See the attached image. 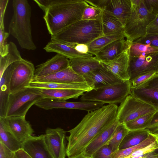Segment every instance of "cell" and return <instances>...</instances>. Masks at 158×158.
<instances>
[{
    "instance_id": "obj_27",
    "label": "cell",
    "mask_w": 158,
    "mask_h": 158,
    "mask_svg": "<svg viewBox=\"0 0 158 158\" xmlns=\"http://www.w3.org/2000/svg\"><path fill=\"white\" fill-rule=\"evenodd\" d=\"M101 21L104 35L124 33V27L122 23L115 17L105 10L102 11Z\"/></svg>"
},
{
    "instance_id": "obj_31",
    "label": "cell",
    "mask_w": 158,
    "mask_h": 158,
    "mask_svg": "<svg viewBox=\"0 0 158 158\" xmlns=\"http://www.w3.org/2000/svg\"><path fill=\"white\" fill-rule=\"evenodd\" d=\"M125 38L124 33L104 35L99 37L87 44L89 48L88 52L95 56L109 44L115 40Z\"/></svg>"
},
{
    "instance_id": "obj_43",
    "label": "cell",
    "mask_w": 158,
    "mask_h": 158,
    "mask_svg": "<svg viewBox=\"0 0 158 158\" xmlns=\"http://www.w3.org/2000/svg\"><path fill=\"white\" fill-rule=\"evenodd\" d=\"M144 2L149 12L158 15V0H144Z\"/></svg>"
},
{
    "instance_id": "obj_39",
    "label": "cell",
    "mask_w": 158,
    "mask_h": 158,
    "mask_svg": "<svg viewBox=\"0 0 158 158\" xmlns=\"http://www.w3.org/2000/svg\"><path fill=\"white\" fill-rule=\"evenodd\" d=\"M10 35L0 27V55L2 56L6 55L8 52V43L6 39Z\"/></svg>"
},
{
    "instance_id": "obj_25",
    "label": "cell",
    "mask_w": 158,
    "mask_h": 158,
    "mask_svg": "<svg viewBox=\"0 0 158 158\" xmlns=\"http://www.w3.org/2000/svg\"><path fill=\"white\" fill-rule=\"evenodd\" d=\"M38 89L43 95L44 98L63 101H66L70 98H78L85 92L83 90L74 89Z\"/></svg>"
},
{
    "instance_id": "obj_13",
    "label": "cell",
    "mask_w": 158,
    "mask_h": 158,
    "mask_svg": "<svg viewBox=\"0 0 158 158\" xmlns=\"http://www.w3.org/2000/svg\"><path fill=\"white\" fill-rule=\"evenodd\" d=\"M7 127L16 139L22 143L34 132L25 117L12 116L3 118Z\"/></svg>"
},
{
    "instance_id": "obj_20",
    "label": "cell",
    "mask_w": 158,
    "mask_h": 158,
    "mask_svg": "<svg viewBox=\"0 0 158 158\" xmlns=\"http://www.w3.org/2000/svg\"><path fill=\"white\" fill-rule=\"evenodd\" d=\"M76 44L51 41L48 42L44 49L47 52H56L64 56L69 59L92 57L95 56L89 53L83 54L78 52L75 48Z\"/></svg>"
},
{
    "instance_id": "obj_17",
    "label": "cell",
    "mask_w": 158,
    "mask_h": 158,
    "mask_svg": "<svg viewBox=\"0 0 158 158\" xmlns=\"http://www.w3.org/2000/svg\"><path fill=\"white\" fill-rule=\"evenodd\" d=\"M31 81L64 84L86 82L83 76L76 73L70 66L60 71L49 75L34 77Z\"/></svg>"
},
{
    "instance_id": "obj_14",
    "label": "cell",
    "mask_w": 158,
    "mask_h": 158,
    "mask_svg": "<svg viewBox=\"0 0 158 158\" xmlns=\"http://www.w3.org/2000/svg\"><path fill=\"white\" fill-rule=\"evenodd\" d=\"M129 48L112 60L100 61L102 66L122 81L130 80L128 73Z\"/></svg>"
},
{
    "instance_id": "obj_6",
    "label": "cell",
    "mask_w": 158,
    "mask_h": 158,
    "mask_svg": "<svg viewBox=\"0 0 158 158\" xmlns=\"http://www.w3.org/2000/svg\"><path fill=\"white\" fill-rule=\"evenodd\" d=\"M130 80H127L85 92L80 98L81 101L99 102L104 104L121 103L130 94Z\"/></svg>"
},
{
    "instance_id": "obj_16",
    "label": "cell",
    "mask_w": 158,
    "mask_h": 158,
    "mask_svg": "<svg viewBox=\"0 0 158 158\" xmlns=\"http://www.w3.org/2000/svg\"><path fill=\"white\" fill-rule=\"evenodd\" d=\"M93 89L121 82L122 80L102 66L83 76Z\"/></svg>"
},
{
    "instance_id": "obj_47",
    "label": "cell",
    "mask_w": 158,
    "mask_h": 158,
    "mask_svg": "<svg viewBox=\"0 0 158 158\" xmlns=\"http://www.w3.org/2000/svg\"><path fill=\"white\" fill-rule=\"evenodd\" d=\"M75 48L77 52L83 54L89 53V48L87 44H77L75 47Z\"/></svg>"
},
{
    "instance_id": "obj_19",
    "label": "cell",
    "mask_w": 158,
    "mask_h": 158,
    "mask_svg": "<svg viewBox=\"0 0 158 158\" xmlns=\"http://www.w3.org/2000/svg\"><path fill=\"white\" fill-rule=\"evenodd\" d=\"M131 6V0H110L104 10L115 17L124 27L130 17Z\"/></svg>"
},
{
    "instance_id": "obj_51",
    "label": "cell",
    "mask_w": 158,
    "mask_h": 158,
    "mask_svg": "<svg viewBox=\"0 0 158 158\" xmlns=\"http://www.w3.org/2000/svg\"><path fill=\"white\" fill-rule=\"evenodd\" d=\"M147 129L148 130L150 133L156 135L158 138V124Z\"/></svg>"
},
{
    "instance_id": "obj_45",
    "label": "cell",
    "mask_w": 158,
    "mask_h": 158,
    "mask_svg": "<svg viewBox=\"0 0 158 158\" xmlns=\"http://www.w3.org/2000/svg\"><path fill=\"white\" fill-rule=\"evenodd\" d=\"M146 34H158V15L148 26Z\"/></svg>"
},
{
    "instance_id": "obj_34",
    "label": "cell",
    "mask_w": 158,
    "mask_h": 158,
    "mask_svg": "<svg viewBox=\"0 0 158 158\" xmlns=\"http://www.w3.org/2000/svg\"><path fill=\"white\" fill-rule=\"evenodd\" d=\"M129 130L124 123L119 124L111 137L106 144L113 152L118 150L119 147Z\"/></svg>"
},
{
    "instance_id": "obj_44",
    "label": "cell",
    "mask_w": 158,
    "mask_h": 158,
    "mask_svg": "<svg viewBox=\"0 0 158 158\" xmlns=\"http://www.w3.org/2000/svg\"><path fill=\"white\" fill-rule=\"evenodd\" d=\"M89 5L97 8L102 11L104 10L110 0H85Z\"/></svg>"
},
{
    "instance_id": "obj_32",
    "label": "cell",
    "mask_w": 158,
    "mask_h": 158,
    "mask_svg": "<svg viewBox=\"0 0 158 158\" xmlns=\"http://www.w3.org/2000/svg\"><path fill=\"white\" fill-rule=\"evenodd\" d=\"M8 52L6 55L0 56V77L11 64L23 59L16 45L13 42H10L8 43Z\"/></svg>"
},
{
    "instance_id": "obj_56",
    "label": "cell",
    "mask_w": 158,
    "mask_h": 158,
    "mask_svg": "<svg viewBox=\"0 0 158 158\" xmlns=\"http://www.w3.org/2000/svg\"><path fill=\"white\" fill-rule=\"evenodd\" d=\"M153 152L156 154H158V148L155 149Z\"/></svg>"
},
{
    "instance_id": "obj_28",
    "label": "cell",
    "mask_w": 158,
    "mask_h": 158,
    "mask_svg": "<svg viewBox=\"0 0 158 158\" xmlns=\"http://www.w3.org/2000/svg\"><path fill=\"white\" fill-rule=\"evenodd\" d=\"M150 132L147 129L129 130L121 143L118 150H121L137 145L149 136Z\"/></svg>"
},
{
    "instance_id": "obj_3",
    "label": "cell",
    "mask_w": 158,
    "mask_h": 158,
    "mask_svg": "<svg viewBox=\"0 0 158 158\" xmlns=\"http://www.w3.org/2000/svg\"><path fill=\"white\" fill-rule=\"evenodd\" d=\"M104 35L101 19H81L51 35V41L68 44H88Z\"/></svg>"
},
{
    "instance_id": "obj_36",
    "label": "cell",
    "mask_w": 158,
    "mask_h": 158,
    "mask_svg": "<svg viewBox=\"0 0 158 158\" xmlns=\"http://www.w3.org/2000/svg\"><path fill=\"white\" fill-rule=\"evenodd\" d=\"M158 52L157 48L139 43L133 42L129 48L130 57L138 56L142 54Z\"/></svg>"
},
{
    "instance_id": "obj_18",
    "label": "cell",
    "mask_w": 158,
    "mask_h": 158,
    "mask_svg": "<svg viewBox=\"0 0 158 158\" xmlns=\"http://www.w3.org/2000/svg\"><path fill=\"white\" fill-rule=\"evenodd\" d=\"M69 66V60L57 54L45 62L36 66L34 77L46 76L63 70Z\"/></svg>"
},
{
    "instance_id": "obj_46",
    "label": "cell",
    "mask_w": 158,
    "mask_h": 158,
    "mask_svg": "<svg viewBox=\"0 0 158 158\" xmlns=\"http://www.w3.org/2000/svg\"><path fill=\"white\" fill-rule=\"evenodd\" d=\"M9 0H0V27L4 30V17Z\"/></svg>"
},
{
    "instance_id": "obj_8",
    "label": "cell",
    "mask_w": 158,
    "mask_h": 158,
    "mask_svg": "<svg viewBox=\"0 0 158 158\" xmlns=\"http://www.w3.org/2000/svg\"><path fill=\"white\" fill-rule=\"evenodd\" d=\"M158 110L153 106L129 95L118 107L116 119L119 124L125 123Z\"/></svg>"
},
{
    "instance_id": "obj_11",
    "label": "cell",
    "mask_w": 158,
    "mask_h": 158,
    "mask_svg": "<svg viewBox=\"0 0 158 158\" xmlns=\"http://www.w3.org/2000/svg\"><path fill=\"white\" fill-rule=\"evenodd\" d=\"M130 95L158 110V73L140 85L131 87Z\"/></svg>"
},
{
    "instance_id": "obj_29",
    "label": "cell",
    "mask_w": 158,
    "mask_h": 158,
    "mask_svg": "<svg viewBox=\"0 0 158 158\" xmlns=\"http://www.w3.org/2000/svg\"><path fill=\"white\" fill-rule=\"evenodd\" d=\"M104 104L96 102H69L57 100L55 103L56 109H68L82 110L88 112L95 110L102 107Z\"/></svg>"
},
{
    "instance_id": "obj_2",
    "label": "cell",
    "mask_w": 158,
    "mask_h": 158,
    "mask_svg": "<svg viewBox=\"0 0 158 158\" xmlns=\"http://www.w3.org/2000/svg\"><path fill=\"white\" fill-rule=\"evenodd\" d=\"M44 13L48 33L54 35L81 19L85 0H34Z\"/></svg>"
},
{
    "instance_id": "obj_35",
    "label": "cell",
    "mask_w": 158,
    "mask_h": 158,
    "mask_svg": "<svg viewBox=\"0 0 158 158\" xmlns=\"http://www.w3.org/2000/svg\"><path fill=\"white\" fill-rule=\"evenodd\" d=\"M156 112L142 116L124 124L129 130L146 129L150 125Z\"/></svg>"
},
{
    "instance_id": "obj_49",
    "label": "cell",
    "mask_w": 158,
    "mask_h": 158,
    "mask_svg": "<svg viewBox=\"0 0 158 158\" xmlns=\"http://www.w3.org/2000/svg\"><path fill=\"white\" fill-rule=\"evenodd\" d=\"M3 145L5 152L6 158H17L15 152L11 151L4 145L3 144Z\"/></svg>"
},
{
    "instance_id": "obj_33",
    "label": "cell",
    "mask_w": 158,
    "mask_h": 158,
    "mask_svg": "<svg viewBox=\"0 0 158 158\" xmlns=\"http://www.w3.org/2000/svg\"><path fill=\"white\" fill-rule=\"evenodd\" d=\"M157 140V136L150 133L148 137L139 144L126 149L118 150L112 153L111 158H125L136 150L146 147Z\"/></svg>"
},
{
    "instance_id": "obj_5",
    "label": "cell",
    "mask_w": 158,
    "mask_h": 158,
    "mask_svg": "<svg viewBox=\"0 0 158 158\" xmlns=\"http://www.w3.org/2000/svg\"><path fill=\"white\" fill-rule=\"evenodd\" d=\"M131 10L130 17L124 26V34L131 44L146 35L147 27L156 15L147 9L144 0H131Z\"/></svg>"
},
{
    "instance_id": "obj_12",
    "label": "cell",
    "mask_w": 158,
    "mask_h": 158,
    "mask_svg": "<svg viewBox=\"0 0 158 158\" xmlns=\"http://www.w3.org/2000/svg\"><path fill=\"white\" fill-rule=\"evenodd\" d=\"M45 136L48 148L54 158H65L66 156V132L60 127L48 128Z\"/></svg>"
},
{
    "instance_id": "obj_30",
    "label": "cell",
    "mask_w": 158,
    "mask_h": 158,
    "mask_svg": "<svg viewBox=\"0 0 158 158\" xmlns=\"http://www.w3.org/2000/svg\"><path fill=\"white\" fill-rule=\"evenodd\" d=\"M0 142L13 152L22 149V143L9 130L2 117H0Z\"/></svg>"
},
{
    "instance_id": "obj_53",
    "label": "cell",
    "mask_w": 158,
    "mask_h": 158,
    "mask_svg": "<svg viewBox=\"0 0 158 158\" xmlns=\"http://www.w3.org/2000/svg\"><path fill=\"white\" fill-rule=\"evenodd\" d=\"M0 158H6L3 144L0 142Z\"/></svg>"
},
{
    "instance_id": "obj_41",
    "label": "cell",
    "mask_w": 158,
    "mask_h": 158,
    "mask_svg": "<svg viewBox=\"0 0 158 158\" xmlns=\"http://www.w3.org/2000/svg\"><path fill=\"white\" fill-rule=\"evenodd\" d=\"M157 73H149L139 75L134 79L130 80L131 87L137 86L151 78Z\"/></svg>"
},
{
    "instance_id": "obj_15",
    "label": "cell",
    "mask_w": 158,
    "mask_h": 158,
    "mask_svg": "<svg viewBox=\"0 0 158 158\" xmlns=\"http://www.w3.org/2000/svg\"><path fill=\"white\" fill-rule=\"evenodd\" d=\"M22 149L31 158H54L47 147L44 135L31 136L22 143Z\"/></svg>"
},
{
    "instance_id": "obj_40",
    "label": "cell",
    "mask_w": 158,
    "mask_h": 158,
    "mask_svg": "<svg viewBox=\"0 0 158 158\" xmlns=\"http://www.w3.org/2000/svg\"><path fill=\"white\" fill-rule=\"evenodd\" d=\"M157 148H158V140L146 147L136 150L125 158H130L133 156H139L152 152Z\"/></svg>"
},
{
    "instance_id": "obj_21",
    "label": "cell",
    "mask_w": 158,
    "mask_h": 158,
    "mask_svg": "<svg viewBox=\"0 0 158 158\" xmlns=\"http://www.w3.org/2000/svg\"><path fill=\"white\" fill-rule=\"evenodd\" d=\"M131 45L125 38L118 40L104 47L95 57L100 61L112 60L124 51L128 49Z\"/></svg>"
},
{
    "instance_id": "obj_10",
    "label": "cell",
    "mask_w": 158,
    "mask_h": 158,
    "mask_svg": "<svg viewBox=\"0 0 158 158\" xmlns=\"http://www.w3.org/2000/svg\"><path fill=\"white\" fill-rule=\"evenodd\" d=\"M149 73H158V52L130 57L128 68L130 80Z\"/></svg>"
},
{
    "instance_id": "obj_22",
    "label": "cell",
    "mask_w": 158,
    "mask_h": 158,
    "mask_svg": "<svg viewBox=\"0 0 158 158\" xmlns=\"http://www.w3.org/2000/svg\"><path fill=\"white\" fill-rule=\"evenodd\" d=\"M119 124L116 119L96 136L88 145L83 153L86 156L91 157L96 151L107 143Z\"/></svg>"
},
{
    "instance_id": "obj_7",
    "label": "cell",
    "mask_w": 158,
    "mask_h": 158,
    "mask_svg": "<svg viewBox=\"0 0 158 158\" xmlns=\"http://www.w3.org/2000/svg\"><path fill=\"white\" fill-rule=\"evenodd\" d=\"M44 98L38 89L25 88L16 93L10 94L6 117H25L30 107Z\"/></svg>"
},
{
    "instance_id": "obj_24",
    "label": "cell",
    "mask_w": 158,
    "mask_h": 158,
    "mask_svg": "<svg viewBox=\"0 0 158 158\" xmlns=\"http://www.w3.org/2000/svg\"><path fill=\"white\" fill-rule=\"evenodd\" d=\"M12 72V67L10 65L0 77V117L5 118L7 110L9 97L10 94V83Z\"/></svg>"
},
{
    "instance_id": "obj_23",
    "label": "cell",
    "mask_w": 158,
    "mask_h": 158,
    "mask_svg": "<svg viewBox=\"0 0 158 158\" xmlns=\"http://www.w3.org/2000/svg\"><path fill=\"white\" fill-rule=\"evenodd\" d=\"M69 60V66L76 73L82 76L102 67L95 56Z\"/></svg>"
},
{
    "instance_id": "obj_48",
    "label": "cell",
    "mask_w": 158,
    "mask_h": 158,
    "mask_svg": "<svg viewBox=\"0 0 158 158\" xmlns=\"http://www.w3.org/2000/svg\"><path fill=\"white\" fill-rule=\"evenodd\" d=\"M15 154L17 158H31L22 149L16 152Z\"/></svg>"
},
{
    "instance_id": "obj_50",
    "label": "cell",
    "mask_w": 158,
    "mask_h": 158,
    "mask_svg": "<svg viewBox=\"0 0 158 158\" xmlns=\"http://www.w3.org/2000/svg\"><path fill=\"white\" fill-rule=\"evenodd\" d=\"M158 124V110L154 114L150 125L146 129L152 127Z\"/></svg>"
},
{
    "instance_id": "obj_37",
    "label": "cell",
    "mask_w": 158,
    "mask_h": 158,
    "mask_svg": "<svg viewBox=\"0 0 158 158\" xmlns=\"http://www.w3.org/2000/svg\"><path fill=\"white\" fill-rule=\"evenodd\" d=\"M102 11L88 4L83 12L81 19L87 20L101 19Z\"/></svg>"
},
{
    "instance_id": "obj_4",
    "label": "cell",
    "mask_w": 158,
    "mask_h": 158,
    "mask_svg": "<svg viewBox=\"0 0 158 158\" xmlns=\"http://www.w3.org/2000/svg\"><path fill=\"white\" fill-rule=\"evenodd\" d=\"M12 6L14 13L9 25V33L17 40L22 48L35 50L36 46L31 34L30 5L27 0H14Z\"/></svg>"
},
{
    "instance_id": "obj_9",
    "label": "cell",
    "mask_w": 158,
    "mask_h": 158,
    "mask_svg": "<svg viewBox=\"0 0 158 158\" xmlns=\"http://www.w3.org/2000/svg\"><path fill=\"white\" fill-rule=\"evenodd\" d=\"M12 72L10 83V94L21 90L28 86L34 77L33 64L24 59L11 64Z\"/></svg>"
},
{
    "instance_id": "obj_54",
    "label": "cell",
    "mask_w": 158,
    "mask_h": 158,
    "mask_svg": "<svg viewBox=\"0 0 158 158\" xmlns=\"http://www.w3.org/2000/svg\"><path fill=\"white\" fill-rule=\"evenodd\" d=\"M72 158H92L91 157L86 156L82 153L77 156Z\"/></svg>"
},
{
    "instance_id": "obj_26",
    "label": "cell",
    "mask_w": 158,
    "mask_h": 158,
    "mask_svg": "<svg viewBox=\"0 0 158 158\" xmlns=\"http://www.w3.org/2000/svg\"><path fill=\"white\" fill-rule=\"evenodd\" d=\"M25 88L53 89H74L81 90L86 92L93 89L86 82L69 84L56 83H42L31 81L30 84Z\"/></svg>"
},
{
    "instance_id": "obj_55",
    "label": "cell",
    "mask_w": 158,
    "mask_h": 158,
    "mask_svg": "<svg viewBox=\"0 0 158 158\" xmlns=\"http://www.w3.org/2000/svg\"><path fill=\"white\" fill-rule=\"evenodd\" d=\"M150 158H158V154H156Z\"/></svg>"
},
{
    "instance_id": "obj_1",
    "label": "cell",
    "mask_w": 158,
    "mask_h": 158,
    "mask_svg": "<svg viewBox=\"0 0 158 158\" xmlns=\"http://www.w3.org/2000/svg\"><path fill=\"white\" fill-rule=\"evenodd\" d=\"M118 106L115 104L104 105L88 112L81 122L68 131L66 156L72 158L83 153L88 145L116 120Z\"/></svg>"
},
{
    "instance_id": "obj_57",
    "label": "cell",
    "mask_w": 158,
    "mask_h": 158,
    "mask_svg": "<svg viewBox=\"0 0 158 158\" xmlns=\"http://www.w3.org/2000/svg\"></svg>"
},
{
    "instance_id": "obj_42",
    "label": "cell",
    "mask_w": 158,
    "mask_h": 158,
    "mask_svg": "<svg viewBox=\"0 0 158 158\" xmlns=\"http://www.w3.org/2000/svg\"><path fill=\"white\" fill-rule=\"evenodd\" d=\"M113 152L106 144L96 151L92 156V158H111Z\"/></svg>"
},
{
    "instance_id": "obj_52",
    "label": "cell",
    "mask_w": 158,
    "mask_h": 158,
    "mask_svg": "<svg viewBox=\"0 0 158 158\" xmlns=\"http://www.w3.org/2000/svg\"><path fill=\"white\" fill-rule=\"evenodd\" d=\"M156 154V153H154V152L153 151L152 152L148 153L139 156H133L130 158H146L148 157L153 156Z\"/></svg>"
},
{
    "instance_id": "obj_38",
    "label": "cell",
    "mask_w": 158,
    "mask_h": 158,
    "mask_svg": "<svg viewBox=\"0 0 158 158\" xmlns=\"http://www.w3.org/2000/svg\"><path fill=\"white\" fill-rule=\"evenodd\" d=\"M133 42L148 45L158 49V34H146L144 36L136 40Z\"/></svg>"
}]
</instances>
